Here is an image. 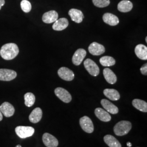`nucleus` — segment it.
<instances>
[{
    "mask_svg": "<svg viewBox=\"0 0 147 147\" xmlns=\"http://www.w3.org/2000/svg\"><path fill=\"white\" fill-rule=\"evenodd\" d=\"M104 94L107 98L112 101L118 100L121 97L119 92L115 89H104Z\"/></svg>",
    "mask_w": 147,
    "mask_h": 147,
    "instance_id": "nucleus-23",
    "label": "nucleus"
},
{
    "mask_svg": "<svg viewBox=\"0 0 147 147\" xmlns=\"http://www.w3.org/2000/svg\"><path fill=\"white\" fill-rule=\"evenodd\" d=\"M16 135L21 138L31 137L34 133V129L31 126H18L15 129Z\"/></svg>",
    "mask_w": 147,
    "mask_h": 147,
    "instance_id": "nucleus-3",
    "label": "nucleus"
},
{
    "mask_svg": "<svg viewBox=\"0 0 147 147\" xmlns=\"http://www.w3.org/2000/svg\"><path fill=\"white\" fill-rule=\"evenodd\" d=\"M2 119H3V115H2V113H1V112L0 111V121H2Z\"/></svg>",
    "mask_w": 147,
    "mask_h": 147,
    "instance_id": "nucleus-32",
    "label": "nucleus"
},
{
    "mask_svg": "<svg viewBox=\"0 0 147 147\" xmlns=\"http://www.w3.org/2000/svg\"><path fill=\"white\" fill-rule=\"evenodd\" d=\"M132 105L135 107L136 109L138 110L143 112H147V102L143 100L135 99L133 100L132 102Z\"/></svg>",
    "mask_w": 147,
    "mask_h": 147,
    "instance_id": "nucleus-25",
    "label": "nucleus"
},
{
    "mask_svg": "<svg viewBox=\"0 0 147 147\" xmlns=\"http://www.w3.org/2000/svg\"><path fill=\"white\" fill-rule=\"evenodd\" d=\"M68 14L71 18V19L78 24L82 22L84 19V15L83 13L80 10L77 9H71L69 11Z\"/></svg>",
    "mask_w": 147,
    "mask_h": 147,
    "instance_id": "nucleus-13",
    "label": "nucleus"
},
{
    "mask_svg": "<svg viewBox=\"0 0 147 147\" xmlns=\"http://www.w3.org/2000/svg\"><path fill=\"white\" fill-rule=\"evenodd\" d=\"M19 53V49L15 43H7L3 45L0 50L1 57L5 60H11L16 58Z\"/></svg>",
    "mask_w": 147,
    "mask_h": 147,
    "instance_id": "nucleus-1",
    "label": "nucleus"
},
{
    "mask_svg": "<svg viewBox=\"0 0 147 147\" xmlns=\"http://www.w3.org/2000/svg\"><path fill=\"white\" fill-rule=\"evenodd\" d=\"M55 93L58 98L65 103H69L72 100L71 95L68 90L61 87H58L55 90Z\"/></svg>",
    "mask_w": 147,
    "mask_h": 147,
    "instance_id": "nucleus-6",
    "label": "nucleus"
},
{
    "mask_svg": "<svg viewBox=\"0 0 147 147\" xmlns=\"http://www.w3.org/2000/svg\"><path fill=\"white\" fill-rule=\"evenodd\" d=\"M42 109L39 107L35 108L32 111L29 116V120L32 123H37L40 121L42 118Z\"/></svg>",
    "mask_w": 147,
    "mask_h": 147,
    "instance_id": "nucleus-20",
    "label": "nucleus"
},
{
    "mask_svg": "<svg viewBox=\"0 0 147 147\" xmlns=\"http://www.w3.org/2000/svg\"><path fill=\"white\" fill-rule=\"evenodd\" d=\"M58 14L55 11H50L45 13L42 17V20L45 24H51L58 19Z\"/></svg>",
    "mask_w": 147,
    "mask_h": 147,
    "instance_id": "nucleus-14",
    "label": "nucleus"
},
{
    "mask_svg": "<svg viewBox=\"0 0 147 147\" xmlns=\"http://www.w3.org/2000/svg\"><path fill=\"white\" fill-rule=\"evenodd\" d=\"M17 76V73L14 70L8 69H0V81H10Z\"/></svg>",
    "mask_w": 147,
    "mask_h": 147,
    "instance_id": "nucleus-7",
    "label": "nucleus"
},
{
    "mask_svg": "<svg viewBox=\"0 0 147 147\" xmlns=\"http://www.w3.org/2000/svg\"><path fill=\"white\" fill-rule=\"evenodd\" d=\"M94 5L99 8L107 7L110 3V0H92Z\"/></svg>",
    "mask_w": 147,
    "mask_h": 147,
    "instance_id": "nucleus-28",
    "label": "nucleus"
},
{
    "mask_svg": "<svg viewBox=\"0 0 147 147\" xmlns=\"http://www.w3.org/2000/svg\"><path fill=\"white\" fill-rule=\"evenodd\" d=\"M69 22L66 18H61L55 21L53 25V28L55 31H60L65 30L68 26Z\"/></svg>",
    "mask_w": 147,
    "mask_h": 147,
    "instance_id": "nucleus-18",
    "label": "nucleus"
},
{
    "mask_svg": "<svg viewBox=\"0 0 147 147\" xmlns=\"http://www.w3.org/2000/svg\"><path fill=\"white\" fill-rule=\"evenodd\" d=\"M102 19L105 23L112 26H116L119 23L118 18L110 13H106L104 14L102 16Z\"/></svg>",
    "mask_w": 147,
    "mask_h": 147,
    "instance_id": "nucleus-15",
    "label": "nucleus"
},
{
    "mask_svg": "<svg viewBox=\"0 0 147 147\" xmlns=\"http://www.w3.org/2000/svg\"><path fill=\"white\" fill-rule=\"evenodd\" d=\"M58 76L61 79L67 81H71L75 77V75L73 71L67 67H61L58 70Z\"/></svg>",
    "mask_w": 147,
    "mask_h": 147,
    "instance_id": "nucleus-8",
    "label": "nucleus"
},
{
    "mask_svg": "<svg viewBox=\"0 0 147 147\" xmlns=\"http://www.w3.org/2000/svg\"><path fill=\"white\" fill-rule=\"evenodd\" d=\"M131 128V123L129 121H121L115 125L113 130L117 136H121L127 134Z\"/></svg>",
    "mask_w": 147,
    "mask_h": 147,
    "instance_id": "nucleus-2",
    "label": "nucleus"
},
{
    "mask_svg": "<svg viewBox=\"0 0 147 147\" xmlns=\"http://www.w3.org/2000/svg\"><path fill=\"white\" fill-rule=\"evenodd\" d=\"M0 111L6 117H11L15 112L14 106L8 102H5L0 106Z\"/></svg>",
    "mask_w": 147,
    "mask_h": 147,
    "instance_id": "nucleus-12",
    "label": "nucleus"
},
{
    "mask_svg": "<svg viewBox=\"0 0 147 147\" xmlns=\"http://www.w3.org/2000/svg\"><path fill=\"white\" fill-rule=\"evenodd\" d=\"M24 99L25 105L30 107L34 105L36 101V97L35 95L33 93L28 92L26 93L24 95Z\"/></svg>",
    "mask_w": 147,
    "mask_h": 147,
    "instance_id": "nucleus-27",
    "label": "nucleus"
},
{
    "mask_svg": "<svg viewBox=\"0 0 147 147\" xmlns=\"http://www.w3.org/2000/svg\"><path fill=\"white\" fill-rule=\"evenodd\" d=\"M5 0H0V10L1 9L2 7L5 5Z\"/></svg>",
    "mask_w": 147,
    "mask_h": 147,
    "instance_id": "nucleus-31",
    "label": "nucleus"
},
{
    "mask_svg": "<svg viewBox=\"0 0 147 147\" xmlns=\"http://www.w3.org/2000/svg\"><path fill=\"white\" fill-rule=\"evenodd\" d=\"M146 42H147V37L146 38Z\"/></svg>",
    "mask_w": 147,
    "mask_h": 147,
    "instance_id": "nucleus-35",
    "label": "nucleus"
},
{
    "mask_svg": "<svg viewBox=\"0 0 147 147\" xmlns=\"http://www.w3.org/2000/svg\"><path fill=\"white\" fill-rule=\"evenodd\" d=\"M16 147H21V145H19H19H17V146H16Z\"/></svg>",
    "mask_w": 147,
    "mask_h": 147,
    "instance_id": "nucleus-34",
    "label": "nucleus"
},
{
    "mask_svg": "<svg viewBox=\"0 0 147 147\" xmlns=\"http://www.w3.org/2000/svg\"><path fill=\"white\" fill-rule=\"evenodd\" d=\"M84 66L87 71L93 76H97L100 73L98 65L91 59H86L84 61Z\"/></svg>",
    "mask_w": 147,
    "mask_h": 147,
    "instance_id": "nucleus-4",
    "label": "nucleus"
},
{
    "mask_svg": "<svg viewBox=\"0 0 147 147\" xmlns=\"http://www.w3.org/2000/svg\"><path fill=\"white\" fill-rule=\"evenodd\" d=\"M95 115L100 121L108 122L111 120V116L106 111L101 108H96L94 111Z\"/></svg>",
    "mask_w": 147,
    "mask_h": 147,
    "instance_id": "nucleus-17",
    "label": "nucleus"
},
{
    "mask_svg": "<svg viewBox=\"0 0 147 147\" xmlns=\"http://www.w3.org/2000/svg\"><path fill=\"white\" fill-rule=\"evenodd\" d=\"M80 125L84 131L92 133L94 131V125L90 118L87 116H84L80 119Z\"/></svg>",
    "mask_w": 147,
    "mask_h": 147,
    "instance_id": "nucleus-5",
    "label": "nucleus"
},
{
    "mask_svg": "<svg viewBox=\"0 0 147 147\" xmlns=\"http://www.w3.org/2000/svg\"><path fill=\"white\" fill-rule=\"evenodd\" d=\"M89 53L94 56H99L105 53V48L102 45L97 42H93L88 47Z\"/></svg>",
    "mask_w": 147,
    "mask_h": 147,
    "instance_id": "nucleus-10",
    "label": "nucleus"
},
{
    "mask_svg": "<svg viewBox=\"0 0 147 147\" xmlns=\"http://www.w3.org/2000/svg\"><path fill=\"white\" fill-rule=\"evenodd\" d=\"M126 144H127V146L128 147H131L132 146V144L130 142H127Z\"/></svg>",
    "mask_w": 147,
    "mask_h": 147,
    "instance_id": "nucleus-33",
    "label": "nucleus"
},
{
    "mask_svg": "<svg viewBox=\"0 0 147 147\" xmlns=\"http://www.w3.org/2000/svg\"><path fill=\"white\" fill-rule=\"evenodd\" d=\"M42 140L44 144L47 147H57L58 146V140L49 133L43 134Z\"/></svg>",
    "mask_w": 147,
    "mask_h": 147,
    "instance_id": "nucleus-9",
    "label": "nucleus"
},
{
    "mask_svg": "<svg viewBox=\"0 0 147 147\" xmlns=\"http://www.w3.org/2000/svg\"><path fill=\"white\" fill-rule=\"evenodd\" d=\"M103 75L106 81L110 84H116L117 78L116 74L114 73L110 69L105 68L103 70Z\"/></svg>",
    "mask_w": 147,
    "mask_h": 147,
    "instance_id": "nucleus-21",
    "label": "nucleus"
},
{
    "mask_svg": "<svg viewBox=\"0 0 147 147\" xmlns=\"http://www.w3.org/2000/svg\"><path fill=\"white\" fill-rule=\"evenodd\" d=\"M133 4L131 2L128 0H123L118 4V10L123 13L129 12L132 10Z\"/></svg>",
    "mask_w": 147,
    "mask_h": 147,
    "instance_id": "nucleus-22",
    "label": "nucleus"
},
{
    "mask_svg": "<svg viewBox=\"0 0 147 147\" xmlns=\"http://www.w3.org/2000/svg\"><path fill=\"white\" fill-rule=\"evenodd\" d=\"M21 9L25 13H29L32 9L31 3L28 0H22L20 3Z\"/></svg>",
    "mask_w": 147,
    "mask_h": 147,
    "instance_id": "nucleus-29",
    "label": "nucleus"
},
{
    "mask_svg": "<svg viewBox=\"0 0 147 147\" xmlns=\"http://www.w3.org/2000/svg\"><path fill=\"white\" fill-rule=\"evenodd\" d=\"M100 63L104 67H111L116 64V61L112 57L105 56L100 58Z\"/></svg>",
    "mask_w": 147,
    "mask_h": 147,
    "instance_id": "nucleus-26",
    "label": "nucleus"
},
{
    "mask_svg": "<svg viewBox=\"0 0 147 147\" xmlns=\"http://www.w3.org/2000/svg\"><path fill=\"white\" fill-rule=\"evenodd\" d=\"M87 52L84 49H79L77 50L74 53L72 58V62L75 65H80L85 58Z\"/></svg>",
    "mask_w": 147,
    "mask_h": 147,
    "instance_id": "nucleus-11",
    "label": "nucleus"
},
{
    "mask_svg": "<svg viewBox=\"0 0 147 147\" xmlns=\"http://www.w3.org/2000/svg\"><path fill=\"white\" fill-rule=\"evenodd\" d=\"M104 142L110 147H121V145L116 138L110 135H107L104 137Z\"/></svg>",
    "mask_w": 147,
    "mask_h": 147,
    "instance_id": "nucleus-24",
    "label": "nucleus"
},
{
    "mask_svg": "<svg viewBox=\"0 0 147 147\" xmlns=\"http://www.w3.org/2000/svg\"><path fill=\"white\" fill-rule=\"evenodd\" d=\"M101 104L107 112L113 115H115L118 113V108L109 100L102 99L101 101Z\"/></svg>",
    "mask_w": 147,
    "mask_h": 147,
    "instance_id": "nucleus-16",
    "label": "nucleus"
},
{
    "mask_svg": "<svg viewBox=\"0 0 147 147\" xmlns=\"http://www.w3.org/2000/svg\"><path fill=\"white\" fill-rule=\"evenodd\" d=\"M140 71L141 73L144 75H147V64L146 63L144 65H142V67L140 69Z\"/></svg>",
    "mask_w": 147,
    "mask_h": 147,
    "instance_id": "nucleus-30",
    "label": "nucleus"
},
{
    "mask_svg": "<svg viewBox=\"0 0 147 147\" xmlns=\"http://www.w3.org/2000/svg\"><path fill=\"white\" fill-rule=\"evenodd\" d=\"M137 57L142 60L147 59V47L143 44L137 45L135 49Z\"/></svg>",
    "mask_w": 147,
    "mask_h": 147,
    "instance_id": "nucleus-19",
    "label": "nucleus"
}]
</instances>
